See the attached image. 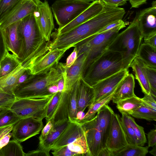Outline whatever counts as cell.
I'll return each instance as SVG.
<instances>
[{
	"label": "cell",
	"instance_id": "1",
	"mask_svg": "<svg viewBox=\"0 0 156 156\" xmlns=\"http://www.w3.org/2000/svg\"><path fill=\"white\" fill-rule=\"evenodd\" d=\"M118 9L105 3L101 11L96 15L69 31L60 34H52L50 50L55 48L66 49L87 38L95 34L109 24L120 20Z\"/></svg>",
	"mask_w": 156,
	"mask_h": 156
},
{
	"label": "cell",
	"instance_id": "2",
	"mask_svg": "<svg viewBox=\"0 0 156 156\" xmlns=\"http://www.w3.org/2000/svg\"><path fill=\"white\" fill-rule=\"evenodd\" d=\"M17 29L23 41L20 61L27 68L50 50V41H46L41 35L33 13L19 20Z\"/></svg>",
	"mask_w": 156,
	"mask_h": 156
},
{
	"label": "cell",
	"instance_id": "3",
	"mask_svg": "<svg viewBox=\"0 0 156 156\" xmlns=\"http://www.w3.org/2000/svg\"><path fill=\"white\" fill-rule=\"evenodd\" d=\"M128 69L120 53L107 49L87 64L82 78L92 87L100 81Z\"/></svg>",
	"mask_w": 156,
	"mask_h": 156
},
{
	"label": "cell",
	"instance_id": "4",
	"mask_svg": "<svg viewBox=\"0 0 156 156\" xmlns=\"http://www.w3.org/2000/svg\"><path fill=\"white\" fill-rule=\"evenodd\" d=\"M63 70L58 64L47 73L32 75L13 90L16 99L46 98L52 95L49 87L63 76Z\"/></svg>",
	"mask_w": 156,
	"mask_h": 156
},
{
	"label": "cell",
	"instance_id": "5",
	"mask_svg": "<svg viewBox=\"0 0 156 156\" xmlns=\"http://www.w3.org/2000/svg\"><path fill=\"white\" fill-rule=\"evenodd\" d=\"M142 39L136 17L126 28L118 33L108 49L120 53L129 68L137 56Z\"/></svg>",
	"mask_w": 156,
	"mask_h": 156
},
{
	"label": "cell",
	"instance_id": "6",
	"mask_svg": "<svg viewBox=\"0 0 156 156\" xmlns=\"http://www.w3.org/2000/svg\"><path fill=\"white\" fill-rule=\"evenodd\" d=\"M126 25L125 22L111 30L93 35L77 43L73 47L76 49L77 55L83 53H87L88 55L87 64L107 49L119 31Z\"/></svg>",
	"mask_w": 156,
	"mask_h": 156
},
{
	"label": "cell",
	"instance_id": "7",
	"mask_svg": "<svg viewBox=\"0 0 156 156\" xmlns=\"http://www.w3.org/2000/svg\"><path fill=\"white\" fill-rule=\"evenodd\" d=\"M92 2L87 0H57L51 7L58 28L66 25L87 9Z\"/></svg>",
	"mask_w": 156,
	"mask_h": 156
},
{
	"label": "cell",
	"instance_id": "8",
	"mask_svg": "<svg viewBox=\"0 0 156 156\" xmlns=\"http://www.w3.org/2000/svg\"><path fill=\"white\" fill-rule=\"evenodd\" d=\"M53 94L46 98L16 99L10 108L20 119L32 117L42 120Z\"/></svg>",
	"mask_w": 156,
	"mask_h": 156
},
{
	"label": "cell",
	"instance_id": "9",
	"mask_svg": "<svg viewBox=\"0 0 156 156\" xmlns=\"http://www.w3.org/2000/svg\"><path fill=\"white\" fill-rule=\"evenodd\" d=\"M82 127L86 137L88 148V156H98L101 151L105 148L101 133L98 127L95 116L89 120L76 121Z\"/></svg>",
	"mask_w": 156,
	"mask_h": 156
},
{
	"label": "cell",
	"instance_id": "10",
	"mask_svg": "<svg viewBox=\"0 0 156 156\" xmlns=\"http://www.w3.org/2000/svg\"><path fill=\"white\" fill-rule=\"evenodd\" d=\"M120 115L113 114L106 142V147L114 154L125 147L128 144Z\"/></svg>",
	"mask_w": 156,
	"mask_h": 156
},
{
	"label": "cell",
	"instance_id": "11",
	"mask_svg": "<svg viewBox=\"0 0 156 156\" xmlns=\"http://www.w3.org/2000/svg\"><path fill=\"white\" fill-rule=\"evenodd\" d=\"M44 126L42 120L32 117L22 118L13 126L12 136L20 143L39 134Z\"/></svg>",
	"mask_w": 156,
	"mask_h": 156
},
{
	"label": "cell",
	"instance_id": "12",
	"mask_svg": "<svg viewBox=\"0 0 156 156\" xmlns=\"http://www.w3.org/2000/svg\"><path fill=\"white\" fill-rule=\"evenodd\" d=\"M67 50L58 48L50 50L26 69L32 75L47 73L58 66Z\"/></svg>",
	"mask_w": 156,
	"mask_h": 156
},
{
	"label": "cell",
	"instance_id": "13",
	"mask_svg": "<svg viewBox=\"0 0 156 156\" xmlns=\"http://www.w3.org/2000/svg\"><path fill=\"white\" fill-rule=\"evenodd\" d=\"M33 14L41 35L46 41H50L55 27L52 12L48 2L40 1Z\"/></svg>",
	"mask_w": 156,
	"mask_h": 156
},
{
	"label": "cell",
	"instance_id": "14",
	"mask_svg": "<svg viewBox=\"0 0 156 156\" xmlns=\"http://www.w3.org/2000/svg\"><path fill=\"white\" fill-rule=\"evenodd\" d=\"M129 73L128 69L122 70L92 86L94 96L92 105L113 93L121 81Z\"/></svg>",
	"mask_w": 156,
	"mask_h": 156
},
{
	"label": "cell",
	"instance_id": "15",
	"mask_svg": "<svg viewBox=\"0 0 156 156\" xmlns=\"http://www.w3.org/2000/svg\"><path fill=\"white\" fill-rule=\"evenodd\" d=\"M138 27L142 38L156 34V2L151 6L140 11L136 16Z\"/></svg>",
	"mask_w": 156,
	"mask_h": 156
},
{
	"label": "cell",
	"instance_id": "16",
	"mask_svg": "<svg viewBox=\"0 0 156 156\" xmlns=\"http://www.w3.org/2000/svg\"><path fill=\"white\" fill-rule=\"evenodd\" d=\"M87 58L88 55L86 53L78 55L73 64L67 71H63L64 84L63 91L70 90L76 83L82 78Z\"/></svg>",
	"mask_w": 156,
	"mask_h": 156
},
{
	"label": "cell",
	"instance_id": "17",
	"mask_svg": "<svg viewBox=\"0 0 156 156\" xmlns=\"http://www.w3.org/2000/svg\"><path fill=\"white\" fill-rule=\"evenodd\" d=\"M19 21L13 23L3 29L5 43L8 51L21 59L23 47V37L18 31Z\"/></svg>",
	"mask_w": 156,
	"mask_h": 156
},
{
	"label": "cell",
	"instance_id": "18",
	"mask_svg": "<svg viewBox=\"0 0 156 156\" xmlns=\"http://www.w3.org/2000/svg\"><path fill=\"white\" fill-rule=\"evenodd\" d=\"M102 2L100 0H95L91 5L75 19L65 26L56 30L52 33L60 34L66 33L76 27L83 23L98 14L102 10Z\"/></svg>",
	"mask_w": 156,
	"mask_h": 156
},
{
	"label": "cell",
	"instance_id": "19",
	"mask_svg": "<svg viewBox=\"0 0 156 156\" xmlns=\"http://www.w3.org/2000/svg\"><path fill=\"white\" fill-rule=\"evenodd\" d=\"M40 1V0H24L13 12L0 23V26L2 29H4L11 24L33 13Z\"/></svg>",
	"mask_w": 156,
	"mask_h": 156
},
{
	"label": "cell",
	"instance_id": "20",
	"mask_svg": "<svg viewBox=\"0 0 156 156\" xmlns=\"http://www.w3.org/2000/svg\"><path fill=\"white\" fill-rule=\"evenodd\" d=\"M84 134V131L79 122L70 121L58 140L51 147L54 150L67 146Z\"/></svg>",
	"mask_w": 156,
	"mask_h": 156
},
{
	"label": "cell",
	"instance_id": "21",
	"mask_svg": "<svg viewBox=\"0 0 156 156\" xmlns=\"http://www.w3.org/2000/svg\"><path fill=\"white\" fill-rule=\"evenodd\" d=\"M134 77L129 73L121 81L115 91L112 100L114 103L119 101L135 96L134 92Z\"/></svg>",
	"mask_w": 156,
	"mask_h": 156
},
{
	"label": "cell",
	"instance_id": "22",
	"mask_svg": "<svg viewBox=\"0 0 156 156\" xmlns=\"http://www.w3.org/2000/svg\"><path fill=\"white\" fill-rule=\"evenodd\" d=\"M94 94L93 88L85 83L82 78L79 80L77 92L78 114L83 112L93 103Z\"/></svg>",
	"mask_w": 156,
	"mask_h": 156
},
{
	"label": "cell",
	"instance_id": "23",
	"mask_svg": "<svg viewBox=\"0 0 156 156\" xmlns=\"http://www.w3.org/2000/svg\"><path fill=\"white\" fill-rule=\"evenodd\" d=\"M113 110L108 104L104 105L97 112L95 117L99 129L101 133L103 143L106 142L111 125Z\"/></svg>",
	"mask_w": 156,
	"mask_h": 156
},
{
	"label": "cell",
	"instance_id": "24",
	"mask_svg": "<svg viewBox=\"0 0 156 156\" xmlns=\"http://www.w3.org/2000/svg\"><path fill=\"white\" fill-rule=\"evenodd\" d=\"M70 90L63 91L52 119L54 126L69 120Z\"/></svg>",
	"mask_w": 156,
	"mask_h": 156
},
{
	"label": "cell",
	"instance_id": "25",
	"mask_svg": "<svg viewBox=\"0 0 156 156\" xmlns=\"http://www.w3.org/2000/svg\"><path fill=\"white\" fill-rule=\"evenodd\" d=\"M130 67L132 69L142 92L144 94H150L151 88L147 77L146 65L142 60L136 57L131 64Z\"/></svg>",
	"mask_w": 156,
	"mask_h": 156
},
{
	"label": "cell",
	"instance_id": "26",
	"mask_svg": "<svg viewBox=\"0 0 156 156\" xmlns=\"http://www.w3.org/2000/svg\"><path fill=\"white\" fill-rule=\"evenodd\" d=\"M26 68L21 64L9 74L0 78V90L13 94L18 80Z\"/></svg>",
	"mask_w": 156,
	"mask_h": 156
},
{
	"label": "cell",
	"instance_id": "27",
	"mask_svg": "<svg viewBox=\"0 0 156 156\" xmlns=\"http://www.w3.org/2000/svg\"><path fill=\"white\" fill-rule=\"evenodd\" d=\"M70 122L69 120H67L54 126L53 129L45 139L41 142L39 143L38 147L50 152L51 147L58 140Z\"/></svg>",
	"mask_w": 156,
	"mask_h": 156
},
{
	"label": "cell",
	"instance_id": "28",
	"mask_svg": "<svg viewBox=\"0 0 156 156\" xmlns=\"http://www.w3.org/2000/svg\"><path fill=\"white\" fill-rule=\"evenodd\" d=\"M156 48L143 43L140 44L136 57L147 66L156 69Z\"/></svg>",
	"mask_w": 156,
	"mask_h": 156
},
{
	"label": "cell",
	"instance_id": "29",
	"mask_svg": "<svg viewBox=\"0 0 156 156\" xmlns=\"http://www.w3.org/2000/svg\"><path fill=\"white\" fill-rule=\"evenodd\" d=\"M116 107L120 112L130 115L143 104L141 98L136 95L120 100L116 103Z\"/></svg>",
	"mask_w": 156,
	"mask_h": 156
},
{
	"label": "cell",
	"instance_id": "30",
	"mask_svg": "<svg viewBox=\"0 0 156 156\" xmlns=\"http://www.w3.org/2000/svg\"><path fill=\"white\" fill-rule=\"evenodd\" d=\"M21 64L16 56L8 51L0 64V78L9 74Z\"/></svg>",
	"mask_w": 156,
	"mask_h": 156
},
{
	"label": "cell",
	"instance_id": "31",
	"mask_svg": "<svg viewBox=\"0 0 156 156\" xmlns=\"http://www.w3.org/2000/svg\"><path fill=\"white\" fill-rule=\"evenodd\" d=\"M148 147L128 144L125 147L115 153L114 156H145L148 152Z\"/></svg>",
	"mask_w": 156,
	"mask_h": 156
},
{
	"label": "cell",
	"instance_id": "32",
	"mask_svg": "<svg viewBox=\"0 0 156 156\" xmlns=\"http://www.w3.org/2000/svg\"><path fill=\"white\" fill-rule=\"evenodd\" d=\"M25 153L20 143L14 139L0 149V156H25Z\"/></svg>",
	"mask_w": 156,
	"mask_h": 156
},
{
	"label": "cell",
	"instance_id": "33",
	"mask_svg": "<svg viewBox=\"0 0 156 156\" xmlns=\"http://www.w3.org/2000/svg\"><path fill=\"white\" fill-rule=\"evenodd\" d=\"M20 119L10 108L0 107V129L13 126Z\"/></svg>",
	"mask_w": 156,
	"mask_h": 156
},
{
	"label": "cell",
	"instance_id": "34",
	"mask_svg": "<svg viewBox=\"0 0 156 156\" xmlns=\"http://www.w3.org/2000/svg\"><path fill=\"white\" fill-rule=\"evenodd\" d=\"M24 0H0V23L9 15Z\"/></svg>",
	"mask_w": 156,
	"mask_h": 156
},
{
	"label": "cell",
	"instance_id": "35",
	"mask_svg": "<svg viewBox=\"0 0 156 156\" xmlns=\"http://www.w3.org/2000/svg\"><path fill=\"white\" fill-rule=\"evenodd\" d=\"M79 80L70 90L69 119L70 121H76L79 119L77 105V92Z\"/></svg>",
	"mask_w": 156,
	"mask_h": 156
},
{
	"label": "cell",
	"instance_id": "36",
	"mask_svg": "<svg viewBox=\"0 0 156 156\" xmlns=\"http://www.w3.org/2000/svg\"><path fill=\"white\" fill-rule=\"evenodd\" d=\"M114 92L106 97L94 103L89 107L87 113L80 120L81 121H87L94 117L98 112L104 105L108 104L111 100Z\"/></svg>",
	"mask_w": 156,
	"mask_h": 156
},
{
	"label": "cell",
	"instance_id": "37",
	"mask_svg": "<svg viewBox=\"0 0 156 156\" xmlns=\"http://www.w3.org/2000/svg\"><path fill=\"white\" fill-rule=\"evenodd\" d=\"M130 115L136 118L149 121L156 120V111L143 104L134 111Z\"/></svg>",
	"mask_w": 156,
	"mask_h": 156
},
{
	"label": "cell",
	"instance_id": "38",
	"mask_svg": "<svg viewBox=\"0 0 156 156\" xmlns=\"http://www.w3.org/2000/svg\"><path fill=\"white\" fill-rule=\"evenodd\" d=\"M71 151L80 154L81 156H87L88 148L84 134L81 137L67 146Z\"/></svg>",
	"mask_w": 156,
	"mask_h": 156
},
{
	"label": "cell",
	"instance_id": "39",
	"mask_svg": "<svg viewBox=\"0 0 156 156\" xmlns=\"http://www.w3.org/2000/svg\"><path fill=\"white\" fill-rule=\"evenodd\" d=\"M121 120L128 144L138 145V141L128 119V115L122 113Z\"/></svg>",
	"mask_w": 156,
	"mask_h": 156
},
{
	"label": "cell",
	"instance_id": "40",
	"mask_svg": "<svg viewBox=\"0 0 156 156\" xmlns=\"http://www.w3.org/2000/svg\"><path fill=\"white\" fill-rule=\"evenodd\" d=\"M128 118L129 122L137 139L138 145L141 146H144L147 142L144 128L138 125L135 122L134 118L131 115H128Z\"/></svg>",
	"mask_w": 156,
	"mask_h": 156
},
{
	"label": "cell",
	"instance_id": "41",
	"mask_svg": "<svg viewBox=\"0 0 156 156\" xmlns=\"http://www.w3.org/2000/svg\"><path fill=\"white\" fill-rule=\"evenodd\" d=\"M62 92L57 91L55 93L49 103L46 112L45 118L46 123L51 119L53 117L55 108L61 96Z\"/></svg>",
	"mask_w": 156,
	"mask_h": 156
},
{
	"label": "cell",
	"instance_id": "42",
	"mask_svg": "<svg viewBox=\"0 0 156 156\" xmlns=\"http://www.w3.org/2000/svg\"><path fill=\"white\" fill-rule=\"evenodd\" d=\"M147 77L151 88L150 94L156 96V69L146 66Z\"/></svg>",
	"mask_w": 156,
	"mask_h": 156
},
{
	"label": "cell",
	"instance_id": "43",
	"mask_svg": "<svg viewBox=\"0 0 156 156\" xmlns=\"http://www.w3.org/2000/svg\"><path fill=\"white\" fill-rule=\"evenodd\" d=\"M13 126H11L0 129V149L6 145L12 136V131Z\"/></svg>",
	"mask_w": 156,
	"mask_h": 156
},
{
	"label": "cell",
	"instance_id": "44",
	"mask_svg": "<svg viewBox=\"0 0 156 156\" xmlns=\"http://www.w3.org/2000/svg\"><path fill=\"white\" fill-rule=\"evenodd\" d=\"M16 99L13 94L0 90V107L10 108Z\"/></svg>",
	"mask_w": 156,
	"mask_h": 156
},
{
	"label": "cell",
	"instance_id": "45",
	"mask_svg": "<svg viewBox=\"0 0 156 156\" xmlns=\"http://www.w3.org/2000/svg\"><path fill=\"white\" fill-rule=\"evenodd\" d=\"M144 94V97L141 98L142 104L156 111V96L151 94Z\"/></svg>",
	"mask_w": 156,
	"mask_h": 156
},
{
	"label": "cell",
	"instance_id": "46",
	"mask_svg": "<svg viewBox=\"0 0 156 156\" xmlns=\"http://www.w3.org/2000/svg\"><path fill=\"white\" fill-rule=\"evenodd\" d=\"M51 153L54 156H81L80 154L71 151L67 146L53 150Z\"/></svg>",
	"mask_w": 156,
	"mask_h": 156
},
{
	"label": "cell",
	"instance_id": "47",
	"mask_svg": "<svg viewBox=\"0 0 156 156\" xmlns=\"http://www.w3.org/2000/svg\"><path fill=\"white\" fill-rule=\"evenodd\" d=\"M54 127V124L52 119L46 123V124L41 130V133L39 137V143L44 140L52 130Z\"/></svg>",
	"mask_w": 156,
	"mask_h": 156
},
{
	"label": "cell",
	"instance_id": "48",
	"mask_svg": "<svg viewBox=\"0 0 156 156\" xmlns=\"http://www.w3.org/2000/svg\"><path fill=\"white\" fill-rule=\"evenodd\" d=\"M8 51L3 35V29L0 26V64Z\"/></svg>",
	"mask_w": 156,
	"mask_h": 156
},
{
	"label": "cell",
	"instance_id": "49",
	"mask_svg": "<svg viewBox=\"0 0 156 156\" xmlns=\"http://www.w3.org/2000/svg\"><path fill=\"white\" fill-rule=\"evenodd\" d=\"M77 57V53L76 49L74 48L73 51L67 57L66 63H63L65 71H66L73 64Z\"/></svg>",
	"mask_w": 156,
	"mask_h": 156
},
{
	"label": "cell",
	"instance_id": "50",
	"mask_svg": "<svg viewBox=\"0 0 156 156\" xmlns=\"http://www.w3.org/2000/svg\"><path fill=\"white\" fill-rule=\"evenodd\" d=\"M50 152L38 147L37 150L29 151L25 153V156H49Z\"/></svg>",
	"mask_w": 156,
	"mask_h": 156
},
{
	"label": "cell",
	"instance_id": "51",
	"mask_svg": "<svg viewBox=\"0 0 156 156\" xmlns=\"http://www.w3.org/2000/svg\"><path fill=\"white\" fill-rule=\"evenodd\" d=\"M148 140V147H153L156 144V129H153L147 134Z\"/></svg>",
	"mask_w": 156,
	"mask_h": 156
},
{
	"label": "cell",
	"instance_id": "52",
	"mask_svg": "<svg viewBox=\"0 0 156 156\" xmlns=\"http://www.w3.org/2000/svg\"><path fill=\"white\" fill-rule=\"evenodd\" d=\"M109 6L119 7L125 4L128 0H100Z\"/></svg>",
	"mask_w": 156,
	"mask_h": 156
},
{
	"label": "cell",
	"instance_id": "53",
	"mask_svg": "<svg viewBox=\"0 0 156 156\" xmlns=\"http://www.w3.org/2000/svg\"><path fill=\"white\" fill-rule=\"evenodd\" d=\"M124 22H125L122 20H120L116 21L107 25L97 34L102 33L108 30L122 24Z\"/></svg>",
	"mask_w": 156,
	"mask_h": 156
},
{
	"label": "cell",
	"instance_id": "54",
	"mask_svg": "<svg viewBox=\"0 0 156 156\" xmlns=\"http://www.w3.org/2000/svg\"><path fill=\"white\" fill-rule=\"evenodd\" d=\"M144 43L156 48V34L144 38Z\"/></svg>",
	"mask_w": 156,
	"mask_h": 156
},
{
	"label": "cell",
	"instance_id": "55",
	"mask_svg": "<svg viewBox=\"0 0 156 156\" xmlns=\"http://www.w3.org/2000/svg\"><path fill=\"white\" fill-rule=\"evenodd\" d=\"M32 74H30L29 71L26 69L20 76L17 85L25 81Z\"/></svg>",
	"mask_w": 156,
	"mask_h": 156
},
{
	"label": "cell",
	"instance_id": "56",
	"mask_svg": "<svg viewBox=\"0 0 156 156\" xmlns=\"http://www.w3.org/2000/svg\"><path fill=\"white\" fill-rule=\"evenodd\" d=\"M147 0H129L132 8H138L145 3Z\"/></svg>",
	"mask_w": 156,
	"mask_h": 156
},
{
	"label": "cell",
	"instance_id": "57",
	"mask_svg": "<svg viewBox=\"0 0 156 156\" xmlns=\"http://www.w3.org/2000/svg\"><path fill=\"white\" fill-rule=\"evenodd\" d=\"M64 80L63 76L56 83L58 89V91L62 92L64 90Z\"/></svg>",
	"mask_w": 156,
	"mask_h": 156
},
{
	"label": "cell",
	"instance_id": "58",
	"mask_svg": "<svg viewBox=\"0 0 156 156\" xmlns=\"http://www.w3.org/2000/svg\"><path fill=\"white\" fill-rule=\"evenodd\" d=\"M98 156H114V155L106 147L101 151Z\"/></svg>",
	"mask_w": 156,
	"mask_h": 156
},
{
	"label": "cell",
	"instance_id": "59",
	"mask_svg": "<svg viewBox=\"0 0 156 156\" xmlns=\"http://www.w3.org/2000/svg\"><path fill=\"white\" fill-rule=\"evenodd\" d=\"M152 147L153 148L149 152V153L154 156H156V145H155Z\"/></svg>",
	"mask_w": 156,
	"mask_h": 156
},
{
	"label": "cell",
	"instance_id": "60",
	"mask_svg": "<svg viewBox=\"0 0 156 156\" xmlns=\"http://www.w3.org/2000/svg\"><path fill=\"white\" fill-rule=\"evenodd\" d=\"M90 2H93V1H94V0H87Z\"/></svg>",
	"mask_w": 156,
	"mask_h": 156
}]
</instances>
